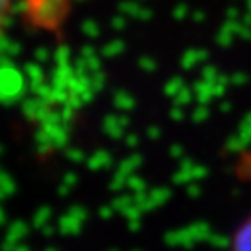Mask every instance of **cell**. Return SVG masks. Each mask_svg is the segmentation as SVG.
I'll list each match as a JSON object with an SVG mask.
<instances>
[{
	"instance_id": "2",
	"label": "cell",
	"mask_w": 251,
	"mask_h": 251,
	"mask_svg": "<svg viewBox=\"0 0 251 251\" xmlns=\"http://www.w3.org/2000/svg\"><path fill=\"white\" fill-rule=\"evenodd\" d=\"M13 11H15V0H0V39L4 36L6 28L9 26Z\"/></svg>"
},
{
	"instance_id": "1",
	"label": "cell",
	"mask_w": 251,
	"mask_h": 251,
	"mask_svg": "<svg viewBox=\"0 0 251 251\" xmlns=\"http://www.w3.org/2000/svg\"><path fill=\"white\" fill-rule=\"evenodd\" d=\"M227 251H251V212L244 216L233 229Z\"/></svg>"
}]
</instances>
